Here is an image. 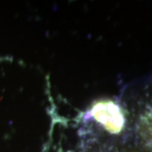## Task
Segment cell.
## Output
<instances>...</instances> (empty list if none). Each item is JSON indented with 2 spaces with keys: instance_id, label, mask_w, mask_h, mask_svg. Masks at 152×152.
<instances>
[{
  "instance_id": "cell-1",
  "label": "cell",
  "mask_w": 152,
  "mask_h": 152,
  "mask_svg": "<svg viewBox=\"0 0 152 152\" xmlns=\"http://www.w3.org/2000/svg\"><path fill=\"white\" fill-rule=\"evenodd\" d=\"M91 116L104 129L112 134H118L125 127V115L118 104L110 100H102L91 108Z\"/></svg>"
},
{
  "instance_id": "cell-2",
  "label": "cell",
  "mask_w": 152,
  "mask_h": 152,
  "mask_svg": "<svg viewBox=\"0 0 152 152\" xmlns=\"http://www.w3.org/2000/svg\"><path fill=\"white\" fill-rule=\"evenodd\" d=\"M141 134L142 138L145 141L148 146L152 148V113H147L141 119Z\"/></svg>"
}]
</instances>
